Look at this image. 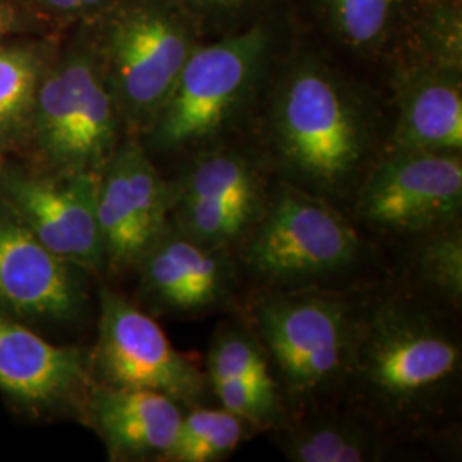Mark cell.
<instances>
[{
  "mask_svg": "<svg viewBox=\"0 0 462 462\" xmlns=\"http://www.w3.org/2000/svg\"><path fill=\"white\" fill-rule=\"evenodd\" d=\"M95 366L108 387L156 391L177 402L194 404L204 391L198 366L171 346L163 329L108 290L101 293Z\"/></svg>",
  "mask_w": 462,
  "mask_h": 462,
  "instance_id": "ba28073f",
  "label": "cell"
},
{
  "mask_svg": "<svg viewBox=\"0 0 462 462\" xmlns=\"http://www.w3.org/2000/svg\"><path fill=\"white\" fill-rule=\"evenodd\" d=\"M199 9H236L250 0H183Z\"/></svg>",
  "mask_w": 462,
  "mask_h": 462,
  "instance_id": "4316f807",
  "label": "cell"
},
{
  "mask_svg": "<svg viewBox=\"0 0 462 462\" xmlns=\"http://www.w3.org/2000/svg\"><path fill=\"white\" fill-rule=\"evenodd\" d=\"M461 204V152L401 151L366 177L358 213L383 230L427 233L452 225Z\"/></svg>",
  "mask_w": 462,
  "mask_h": 462,
  "instance_id": "9c48e42d",
  "label": "cell"
},
{
  "mask_svg": "<svg viewBox=\"0 0 462 462\" xmlns=\"http://www.w3.org/2000/svg\"><path fill=\"white\" fill-rule=\"evenodd\" d=\"M120 110L98 55L79 49L49 64L30 137L59 173H101L118 148Z\"/></svg>",
  "mask_w": 462,
  "mask_h": 462,
  "instance_id": "3957f363",
  "label": "cell"
},
{
  "mask_svg": "<svg viewBox=\"0 0 462 462\" xmlns=\"http://www.w3.org/2000/svg\"><path fill=\"white\" fill-rule=\"evenodd\" d=\"M86 385L81 349L55 346L0 315V389L32 406H55Z\"/></svg>",
  "mask_w": 462,
  "mask_h": 462,
  "instance_id": "9a60e30c",
  "label": "cell"
},
{
  "mask_svg": "<svg viewBox=\"0 0 462 462\" xmlns=\"http://www.w3.org/2000/svg\"><path fill=\"white\" fill-rule=\"evenodd\" d=\"M269 49L264 24L198 45L149 129L152 143L162 149L185 148L217 133L250 97Z\"/></svg>",
  "mask_w": 462,
  "mask_h": 462,
  "instance_id": "5b68a950",
  "label": "cell"
},
{
  "mask_svg": "<svg viewBox=\"0 0 462 462\" xmlns=\"http://www.w3.org/2000/svg\"><path fill=\"white\" fill-rule=\"evenodd\" d=\"M247 427L242 418L225 408H194L183 414L175 442L162 461H223L242 444Z\"/></svg>",
  "mask_w": 462,
  "mask_h": 462,
  "instance_id": "ffe728a7",
  "label": "cell"
},
{
  "mask_svg": "<svg viewBox=\"0 0 462 462\" xmlns=\"http://www.w3.org/2000/svg\"><path fill=\"white\" fill-rule=\"evenodd\" d=\"M95 429L116 457H146L158 461L173 446L182 421L180 402L146 389L97 387L89 396Z\"/></svg>",
  "mask_w": 462,
  "mask_h": 462,
  "instance_id": "2e32d148",
  "label": "cell"
},
{
  "mask_svg": "<svg viewBox=\"0 0 462 462\" xmlns=\"http://www.w3.org/2000/svg\"><path fill=\"white\" fill-rule=\"evenodd\" d=\"M149 295L166 310L199 312L230 297L235 269L223 248L206 247L175 230L165 231L141 257Z\"/></svg>",
  "mask_w": 462,
  "mask_h": 462,
  "instance_id": "5bb4252c",
  "label": "cell"
},
{
  "mask_svg": "<svg viewBox=\"0 0 462 462\" xmlns=\"http://www.w3.org/2000/svg\"><path fill=\"white\" fill-rule=\"evenodd\" d=\"M49 66L43 50L32 43H0V149L30 137L34 101Z\"/></svg>",
  "mask_w": 462,
  "mask_h": 462,
  "instance_id": "d6986e66",
  "label": "cell"
},
{
  "mask_svg": "<svg viewBox=\"0 0 462 462\" xmlns=\"http://www.w3.org/2000/svg\"><path fill=\"white\" fill-rule=\"evenodd\" d=\"M70 263L11 213H0V307L11 314L69 320L83 293Z\"/></svg>",
  "mask_w": 462,
  "mask_h": 462,
  "instance_id": "4fadbf2b",
  "label": "cell"
},
{
  "mask_svg": "<svg viewBox=\"0 0 462 462\" xmlns=\"http://www.w3.org/2000/svg\"><path fill=\"white\" fill-rule=\"evenodd\" d=\"M259 173L236 151L219 149L196 160L177 190L179 230L206 247H226L257 219Z\"/></svg>",
  "mask_w": 462,
  "mask_h": 462,
  "instance_id": "7c38bea8",
  "label": "cell"
},
{
  "mask_svg": "<svg viewBox=\"0 0 462 462\" xmlns=\"http://www.w3.org/2000/svg\"><path fill=\"white\" fill-rule=\"evenodd\" d=\"M168 189L144 149L129 141L99 173V231L106 259L116 265L141 261L165 231Z\"/></svg>",
  "mask_w": 462,
  "mask_h": 462,
  "instance_id": "8fae6325",
  "label": "cell"
},
{
  "mask_svg": "<svg viewBox=\"0 0 462 462\" xmlns=\"http://www.w3.org/2000/svg\"><path fill=\"white\" fill-rule=\"evenodd\" d=\"M43 14L55 17H78L98 13L112 0H28Z\"/></svg>",
  "mask_w": 462,
  "mask_h": 462,
  "instance_id": "d4e9b609",
  "label": "cell"
},
{
  "mask_svg": "<svg viewBox=\"0 0 462 462\" xmlns=\"http://www.w3.org/2000/svg\"><path fill=\"white\" fill-rule=\"evenodd\" d=\"M281 448L295 462L377 461L383 454L379 431L355 416L309 420L281 439Z\"/></svg>",
  "mask_w": 462,
  "mask_h": 462,
  "instance_id": "ac0fdd59",
  "label": "cell"
},
{
  "mask_svg": "<svg viewBox=\"0 0 462 462\" xmlns=\"http://www.w3.org/2000/svg\"><path fill=\"white\" fill-rule=\"evenodd\" d=\"M462 91L457 67L411 72L399 91L394 152H461Z\"/></svg>",
  "mask_w": 462,
  "mask_h": 462,
  "instance_id": "e0dca14e",
  "label": "cell"
},
{
  "mask_svg": "<svg viewBox=\"0 0 462 462\" xmlns=\"http://www.w3.org/2000/svg\"><path fill=\"white\" fill-rule=\"evenodd\" d=\"M459 370L454 336L414 303L389 300L358 320L345 375L382 418L411 421L442 399Z\"/></svg>",
  "mask_w": 462,
  "mask_h": 462,
  "instance_id": "6da1fadb",
  "label": "cell"
},
{
  "mask_svg": "<svg viewBox=\"0 0 462 462\" xmlns=\"http://www.w3.org/2000/svg\"><path fill=\"white\" fill-rule=\"evenodd\" d=\"M271 134L282 165L309 189L341 196L370 148V124L358 97L329 67L303 59L281 78L271 105Z\"/></svg>",
  "mask_w": 462,
  "mask_h": 462,
  "instance_id": "7a4b0ae2",
  "label": "cell"
},
{
  "mask_svg": "<svg viewBox=\"0 0 462 462\" xmlns=\"http://www.w3.org/2000/svg\"><path fill=\"white\" fill-rule=\"evenodd\" d=\"M254 322L290 394H319L346 374L358 326L346 300L271 295L255 303Z\"/></svg>",
  "mask_w": 462,
  "mask_h": 462,
  "instance_id": "52a82bcc",
  "label": "cell"
},
{
  "mask_svg": "<svg viewBox=\"0 0 462 462\" xmlns=\"http://www.w3.org/2000/svg\"><path fill=\"white\" fill-rule=\"evenodd\" d=\"M337 34L349 47L372 50L389 33L402 0H322Z\"/></svg>",
  "mask_w": 462,
  "mask_h": 462,
  "instance_id": "603a6c76",
  "label": "cell"
},
{
  "mask_svg": "<svg viewBox=\"0 0 462 462\" xmlns=\"http://www.w3.org/2000/svg\"><path fill=\"white\" fill-rule=\"evenodd\" d=\"M208 375L213 379H235L276 389L261 343L240 326L217 330L208 355Z\"/></svg>",
  "mask_w": 462,
  "mask_h": 462,
  "instance_id": "44dd1931",
  "label": "cell"
},
{
  "mask_svg": "<svg viewBox=\"0 0 462 462\" xmlns=\"http://www.w3.org/2000/svg\"><path fill=\"white\" fill-rule=\"evenodd\" d=\"M360 250L358 233L330 204L284 185L257 216L244 261L263 280L297 282L346 269Z\"/></svg>",
  "mask_w": 462,
  "mask_h": 462,
  "instance_id": "8992f818",
  "label": "cell"
},
{
  "mask_svg": "<svg viewBox=\"0 0 462 462\" xmlns=\"http://www.w3.org/2000/svg\"><path fill=\"white\" fill-rule=\"evenodd\" d=\"M98 173L42 177L24 171L0 175V198L9 213L70 264L99 267L105 245L99 231Z\"/></svg>",
  "mask_w": 462,
  "mask_h": 462,
  "instance_id": "30bf717a",
  "label": "cell"
},
{
  "mask_svg": "<svg viewBox=\"0 0 462 462\" xmlns=\"http://www.w3.org/2000/svg\"><path fill=\"white\" fill-rule=\"evenodd\" d=\"M211 387L221 408L236 414L250 427H269L280 418V399L276 389H265L250 382L235 379H213Z\"/></svg>",
  "mask_w": 462,
  "mask_h": 462,
  "instance_id": "cb8c5ba5",
  "label": "cell"
},
{
  "mask_svg": "<svg viewBox=\"0 0 462 462\" xmlns=\"http://www.w3.org/2000/svg\"><path fill=\"white\" fill-rule=\"evenodd\" d=\"M21 24L16 7L9 0H0V36L14 33Z\"/></svg>",
  "mask_w": 462,
  "mask_h": 462,
  "instance_id": "484cf974",
  "label": "cell"
},
{
  "mask_svg": "<svg viewBox=\"0 0 462 462\" xmlns=\"http://www.w3.org/2000/svg\"><path fill=\"white\" fill-rule=\"evenodd\" d=\"M416 273L430 290L459 305L462 298V235L447 225L429 231L416 248Z\"/></svg>",
  "mask_w": 462,
  "mask_h": 462,
  "instance_id": "7402d4cb",
  "label": "cell"
},
{
  "mask_svg": "<svg viewBox=\"0 0 462 462\" xmlns=\"http://www.w3.org/2000/svg\"><path fill=\"white\" fill-rule=\"evenodd\" d=\"M196 47L182 17L163 2L141 0L120 9L98 55L120 116L151 129Z\"/></svg>",
  "mask_w": 462,
  "mask_h": 462,
  "instance_id": "277c9868",
  "label": "cell"
}]
</instances>
